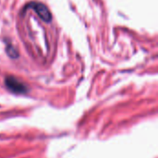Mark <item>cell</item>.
<instances>
[{"label":"cell","mask_w":158,"mask_h":158,"mask_svg":"<svg viewBox=\"0 0 158 158\" xmlns=\"http://www.w3.org/2000/svg\"><path fill=\"white\" fill-rule=\"evenodd\" d=\"M7 54L9 55V56H11V57H17V56H18V54H17V51L14 49V47H12L11 45L10 46H8V48H7Z\"/></svg>","instance_id":"3"},{"label":"cell","mask_w":158,"mask_h":158,"mask_svg":"<svg viewBox=\"0 0 158 158\" xmlns=\"http://www.w3.org/2000/svg\"><path fill=\"white\" fill-rule=\"evenodd\" d=\"M32 8L34 9V11L38 14V16L44 20L45 22H49L52 19V15L49 11V9L46 7L45 5L42 4V3H32L31 4Z\"/></svg>","instance_id":"2"},{"label":"cell","mask_w":158,"mask_h":158,"mask_svg":"<svg viewBox=\"0 0 158 158\" xmlns=\"http://www.w3.org/2000/svg\"><path fill=\"white\" fill-rule=\"evenodd\" d=\"M6 87L13 93L16 94H25L27 93V87L24 83L14 77H7L6 79Z\"/></svg>","instance_id":"1"}]
</instances>
